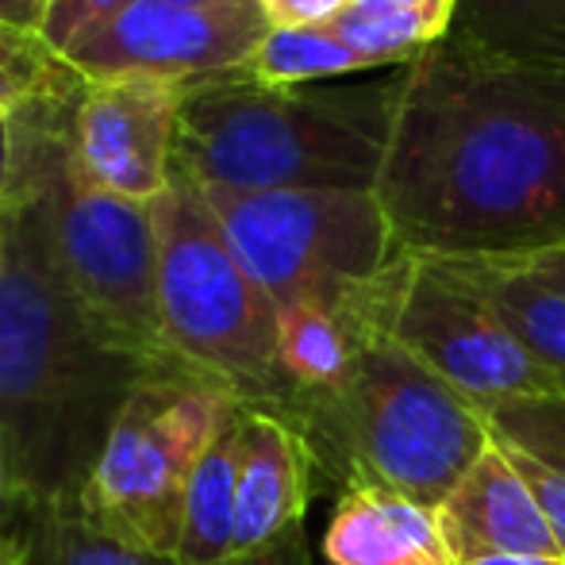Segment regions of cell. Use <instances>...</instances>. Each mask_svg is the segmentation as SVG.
Segmentation results:
<instances>
[{
    "label": "cell",
    "instance_id": "cell-34",
    "mask_svg": "<svg viewBox=\"0 0 565 565\" xmlns=\"http://www.w3.org/2000/svg\"><path fill=\"white\" fill-rule=\"evenodd\" d=\"M216 4H262V0H216Z\"/></svg>",
    "mask_w": 565,
    "mask_h": 565
},
{
    "label": "cell",
    "instance_id": "cell-29",
    "mask_svg": "<svg viewBox=\"0 0 565 565\" xmlns=\"http://www.w3.org/2000/svg\"><path fill=\"white\" fill-rule=\"evenodd\" d=\"M523 266L535 269L543 281H551V285H558V289H565V243H558L554 250L535 254V258H527Z\"/></svg>",
    "mask_w": 565,
    "mask_h": 565
},
{
    "label": "cell",
    "instance_id": "cell-30",
    "mask_svg": "<svg viewBox=\"0 0 565 565\" xmlns=\"http://www.w3.org/2000/svg\"><path fill=\"white\" fill-rule=\"evenodd\" d=\"M454 565H565L558 554H473V558H458Z\"/></svg>",
    "mask_w": 565,
    "mask_h": 565
},
{
    "label": "cell",
    "instance_id": "cell-4",
    "mask_svg": "<svg viewBox=\"0 0 565 565\" xmlns=\"http://www.w3.org/2000/svg\"><path fill=\"white\" fill-rule=\"evenodd\" d=\"M289 419L308 435L316 466L427 508H439L492 443L489 416L377 328H362L342 393Z\"/></svg>",
    "mask_w": 565,
    "mask_h": 565
},
{
    "label": "cell",
    "instance_id": "cell-10",
    "mask_svg": "<svg viewBox=\"0 0 565 565\" xmlns=\"http://www.w3.org/2000/svg\"><path fill=\"white\" fill-rule=\"evenodd\" d=\"M262 4L216 0H131L66 54L85 77L201 82L250 62L266 39Z\"/></svg>",
    "mask_w": 565,
    "mask_h": 565
},
{
    "label": "cell",
    "instance_id": "cell-22",
    "mask_svg": "<svg viewBox=\"0 0 565 565\" xmlns=\"http://www.w3.org/2000/svg\"><path fill=\"white\" fill-rule=\"evenodd\" d=\"M23 565H173L158 554H142L100 535L77 508H39L28 512Z\"/></svg>",
    "mask_w": 565,
    "mask_h": 565
},
{
    "label": "cell",
    "instance_id": "cell-17",
    "mask_svg": "<svg viewBox=\"0 0 565 565\" xmlns=\"http://www.w3.org/2000/svg\"><path fill=\"white\" fill-rule=\"evenodd\" d=\"M450 35L497 58L565 74V0H454Z\"/></svg>",
    "mask_w": 565,
    "mask_h": 565
},
{
    "label": "cell",
    "instance_id": "cell-6",
    "mask_svg": "<svg viewBox=\"0 0 565 565\" xmlns=\"http://www.w3.org/2000/svg\"><path fill=\"white\" fill-rule=\"evenodd\" d=\"M158 316L178 362L224 381L250 408H285L277 305L238 262L204 189L173 166L154 204Z\"/></svg>",
    "mask_w": 565,
    "mask_h": 565
},
{
    "label": "cell",
    "instance_id": "cell-11",
    "mask_svg": "<svg viewBox=\"0 0 565 565\" xmlns=\"http://www.w3.org/2000/svg\"><path fill=\"white\" fill-rule=\"evenodd\" d=\"M181 82L89 77L70 105V162L89 185L154 204L173 181Z\"/></svg>",
    "mask_w": 565,
    "mask_h": 565
},
{
    "label": "cell",
    "instance_id": "cell-5",
    "mask_svg": "<svg viewBox=\"0 0 565 565\" xmlns=\"http://www.w3.org/2000/svg\"><path fill=\"white\" fill-rule=\"evenodd\" d=\"M70 105L54 100L15 113L12 173L43 209L54 258L85 312L127 347L166 358L158 316L154 209L89 185L70 162Z\"/></svg>",
    "mask_w": 565,
    "mask_h": 565
},
{
    "label": "cell",
    "instance_id": "cell-14",
    "mask_svg": "<svg viewBox=\"0 0 565 565\" xmlns=\"http://www.w3.org/2000/svg\"><path fill=\"white\" fill-rule=\"evenodd\" d=\"M331 565H454L439 512L373 481H347L323 535Z\"/></svg>",
    "mask_w": 565,
    "mask_h": 565
},
{
    "label": "cell",
    "instance_id": "cell-33",
    "mask_svg": "<svg viewBox=\"0 0 565 565\" xmlns=\"http://www.w3.org/2000/svg\"><path fill=\"white\" fill-rule=\"evenodd\" d=\"M8 504V481H4V466H0V512H4Z\"/></svg>",
    "mask_w": 565,
    "mask_h": 565
},
{
    "label": "cell",
    "instance_id": "cell-12",
    "mask_svg": "<svg viewBox=\"0 0 565 565\" xmlns=\"http://www.w3.org/2000/svg\"><path fill=\"white\" fill-rule=\"evenodd\" d=\"M235 558L281 543L300 531L312 497L316 450L289 416L246 404L235 419Z\"/></svg>",
    "mask_w": 565,
    "mask_h": 565
},
{
    "label": "cell",
    "instance_id": "cell-2",
    "mask_svg": "<svg viewBox=\"0 0 565 565\" xmlns=\"http://www.w3.org/2000/svg\"><path fill=\"white\" fill-rule=\"evenodd\" d=\"M74 297L31 185L0 196V466L20 512L77 508L119 408L154 365Z\"/></svg>",
    "mask_w": 565,
    "mask_h": 565
},
{
    "label": "cell",
    "instance_id": "cell-8",
    "mask_svg": "<svg viewBox=\"0 0 565 565\" xmlns=\"http://www.w3.org/2000/svg\"><path fill=\"white\" fill-rule=\"evenodd\" d=\"M204 196L277 308L350 312L404 258L373 189H204Z\"/></svg>",
    "mask_w": 565,
    "mask_h": 565
},
{
    "label": "cell",
    "instance_id": "cell-31",
    "mask_svg": "<svg viewBox=\"0 0 565 565\" xmlns=\"http://www.w3.org/2000/svg\"><path fill=\"white\" fill-rule=\"evenodd\" d=\"M8 178H12V124L0 119V196L8 189Z\"/></svg>",
    "mask_w": 565,
    "mask_h": 565
},
{
    "label": "cell",
    "instance_id": "cell-3",
    "mask_svg": "<svg viewBox=\"0 0 565 565\" xmlns=\"http://www.w3.org/2000/svg\"><path fill=\"white\" fill-rule=\"evenodd\" d=\"M401 70L320 85H266L246 66L189 82L173 166L201 189H373L385 162Z\"/></svg>",
    "mask_w": 565,
    "mask_h": 565
},
{
    "label": "cell",
    "instance_id": "cell-15",
    "mask_svg": "<svg viewBox=\"0 0 565 565\" xmlns=\"http://www.w3.org/2000/svg\"><path fill=\"white\" fill-rule=\"evenodd\" d=\"M362 328L323 305L277 308V358L285 377V416L342 393L354 370Z\"/></svg>",
    "mask_w": 565,
    "mask_h": 565
},
{
    "label": "cell",
    "instance_id": "cell-21",
    "mask_svg": "<svg viewBox=\"0 0 565 565\" xmlns=\"http://www.w3.org/2000/svg\"><path fill=\"white\" fill-rule=\"evenodd\" d=\"M89 77L43 39V31L12 28L0 20V119L23 108L74 100Z\"/></svg>",
    "mask_w": 565,
    "mask_h": 565
},
{
    "label": "cell",
    "instance_id": "cell-20",
    "mask_svg": "<svg viewBox=\"0 0 565 565\" xmlns=\"http://www.w3.org/2000/svg\"><path fill=\"white\" fill-rule=\"evenodd\" d=\"M246 74L289 89V85L342 82V77L377 74V70L331 28H269L246 62Z\"/></svg>",
    "mask_w": 565,
    "mask_h": 565
},
{
    "label": "cell",
    "instance_id": "cell-7",
    "mask_svg": "<svg viewBox=\"0 0 565 565\" xmlns=\"http://www.w3.org/2000/svg\"><path fill=\"white\" fill-rule=\"evenodd\" d=\"M243 408L224 381L178 358L154 365L119 408L77 512L100 535L173 562L189 481Z\"/></svg>",
    "mask_w": 565,
    "mask_h": 565
},
{
    "label": "cell",
    "instance_id": "cell-1",
    "mask_svg": "<svg viewBox=\"0 0 565 565\" xmlns=\"http://www.w3.org/2000/svg\"><path fill=\"white\" fill-rule=\"evenodd\" d=\"M373 193L412 258L554 250L565 243V74L439 39L401 70Z\"/></svg>",
    "mask_w": 565,
    "mask_h": 565
},
{
    "label": "cell",
    "instance_id": "cell-26",
    "mask_svg": "<svg viewBox=\"0 0 565 565\" xmlns=\"http://www.w3.org/2000/svg\"><path fill=\"white\" fill-rule=\"evenodd\" d=\"M350 0H262L269 28H331Z\"/></svg>",
    "mask_w": 565,
    "mask_h": 565
},
{
    "label": "cell",
    "instance_id": "cell-23",
    "mask_svg": "<svg viewBox=\"0 0 565 565\" xmlns=\"http://www.w3.org/2000/svg\"><path fill=\"white\" fill-rule=\"evenodd\" d=\"M489 431L565 477V393L489 412Z\"/></svg>",
    "mask_w": 565,
    "mask_h": 565
},
{
    "label": "cell",
    "instance_id": "cell-18",
    "mask_svg": "<svg viewBox=\"0 0 565 565\" xmlns=\"http://www.w3.org/2000/svg\"><path fill=\"white\" fill-rule=\"evenodd\" d=\"M454 0H350L331 31L373 70L408 66L450 35Z\"/></svg>",
    "mask_w": 565,
    "mask_h": 565
},
{
    "label": "cell",
    "instance_id": "cell-28",
    "mask_svg": "<svg viewBox=\"0 0 565 565\" xmlns=\"http://www.w3.org/2000/svg\"><path fill=\"white\" fill-rule=\"evenodd\" d=\"M46 8H51V0H0V20L12 28L43 31Z\"/></svg>",
    "mask_w": 565,
    "mask_h": 565
},
{
    "label": "cell",
    "instance_id": "cell-27",
    "mask_svg": "<svg viewBox=\"0 0 565 565\" xmlns=\"http://www.w3.org/2000/svg\"><path fill=\"white\" fill-rule=\"evenodd\" d=\"M224 565H312L308 562V543H305V527L285 535L281 543L266 546V551L243 554V558H231Z\"/></svg>",
    "mask_w": 565,
    "mask_h": 565
},
{
    "label": "cell",
    "instance_id": "cell-32",
    "mask_svg": "<svg viewBox=\"0 0 565 565\" xmlns=\"http://www.w3.org/2000/svg\"><path fill=\"white\" fill-rule=\"evenodd\" d=\"M0 565H23V539L0 531Z\"/></svg>",
    "mask_w": 565,
    "mask_h": 565
},
{
    "label": "cell",
    "instance_id": "cell-19",
    "mask_svg": "<svg viewBox=\"0 0 565 565\" xmlns=\"http://www.w3.org/2000/svg\"><path fill=\"white\" fill-rule=\"evenodd\" d=\"M235 481L238 435L231 424L209 447L189 481L173 565H224L235 558Z\"/></svg>",
    "mask_w": 565,
    "mask_h": 565
},
{
    "label": "cell",
    "instance_id": "cell-16",
    "mask_svg": "<svg viewBox=\"0 0 565 565\" xmlns=\"http://www.w3.org/2000/svg\"><path fill=\"white\" fill-rule=\"evenodd\" d=\"M458 269L520 347L565 385V289L523 262H458Z\"/></svg>",
    "mask_w": 565,
    "mask_h": 565
},
{
    "label": "cell",
    "instance_id": "cell-9",
    "mask_svg": "<svg viewBox=\"0 0 565 565\" xmlns=\"http://www.w3.org/2000/svg\"><path fill=\"white\" fill-rule=\"evenodd\" d=\"M350 320L393 335L484 416L508 404L565 393L562 381L546 373L477 297L458 262L404 254L358 300Z\"/></svg>",
    "mask_w": 565,
    "mask_h": 565
},
{
    "label": "cell",
    "instance_id": "cell-24",
    "mask_svg": "<svg viewBox=\"0 0 565 565\" xmlns=\"http://www.w3.org/2000/svg\"><path fill=\"white\" fill-rule=\"evenodd\" d=\"M127 4L131 0H51L43 20V39L51 46H58L62 54H70L89 31L116 20Z\"/></svg>",
    "mask_w": 565,
    "mask_h": 565
},
{
    "label": "cell",
    "instance_id": "cell-13",
    "mask_svg": "<svg viewBox=\"0 0 565 565\" xmlns=\"http://www.w3.org/2000/svg\"><path fill=\"white\" fill-rule=\"evenodd\" d=\"M435 512L454 562L473 554H558L562 558L535 492L497 439L466 469V477Z\"/></svg>",
    "mask_w": 565,
    "mask_h": 565
},
{
    "label": "cell",
    "instance_id": "cell-25",
    "mask_svg": "<svg viewBox=\"0 0 565 565\" xmlns=\"http://www.w3.org/2000/svg\"><path fill=\"white\" fill-rule=\"evenodd\" d=\"M492 439H497V435H492ZM497 443H500V447H504L508 454H512V461L520 466L523 481H527V484H531V492H535L539 508H543L546 523H551L554 543H558V551H562V558H565V477L558 473V469L546 466V461H539V458H531V454L508 447L504 439H497Z\"/></svg>",
    "mask_w": 565,
    "mask_h": 565
}]
</instances>
